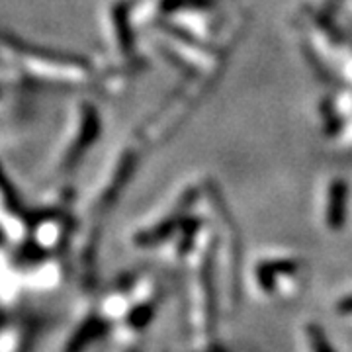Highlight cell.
I'll return each instance as SVG.
<instances>
[{
    "instance_id": "5b68a950",
    "label": "cell",
    "mask_w": 352,
    "mask_h": 352,
    "mask_svg": "<svg viewBox=\"0 0 352 352\" xmlns=\"http://www.w3.org/2000/svg\"><path fill=\"white\" fill-rule=\"evenodd\" d=\"M0 196H2V200H4V204H6L8 208L18 210V206H20L18 194H16V188L12 186L8 175H6V170L2 168V164H0Z\"/></svg>"
},
{
    "instance_id": "7a4b0ae2",
    "label": "cell",
    "mask_w": 352,
    "mask_h": 352,
    "mask_svg": "<svg viewBox=\"0 0 352 352\" xmlns=\"http://www.w3.org/2000/svg\"><path fill=\"white\" fill-rule=\"evenodd\" d=\"M300 263L294 261H268L256 266V284L264 294H276L284 280H296L300 276Z\"/></svg>"
},
{
    "instance_id": "3957f363",
    "label": "cell",
    "mask_w": 352,
    "mask_h": 352,
    "mask_svg": "<svg viewBox=\"0 0 352 352\" xmlns=\"http://www.w3.org/2000/svg\"><path fill=\"white\" fill-rule=\"evenodd\" d=\"M108 329V321L104 317H88L87 321L76 329L75 335L69 339L65 352H82L87 346H90L96 339H100L104 331Z\"/></svg>"
},
{
    "instance_id": "8992f818",
    "label": "cell",
    "mask_w": 352,
    "mask_h": 352,
    "mask_svg": "<svg viewBox=\"0 0 352 352\" xmlns=\"http://www.w3.org/2000/svg\"><path fill=\"white\" fill-rule=\"evenodd\" d=\"M335 311L339 315H352V294L351 296H346V298H342L340 302H337Z\"/></svg>"
},
{
    "instance_id": "277c9868",
    "label": "cell",
    "mask_w": 352,
    "mask_h": 352,
    "mask_svg": "<svg viewBox=\"0 0 352 352\" xmlns=\"http://www.w3.org/2000/svg\"><path fill=\"white\" fill-rule=\"evenodd\" d=\"M305 340H307V346L309 352H335V349L331 346L325 331L319 327V325H307L305 327Z\"/></svg>"
},
{
    "instance_id": "6da1fadb",
    "label": "cell",
    "mask_w": 352,
    "mask_h": 352,
    "mask_svg": "<svg viewBox=\"0 0 352 352\" xmlns=\"http://www.w3.org/2000/svg\"><path fill=\"white\" fill-rule=\"evenodd\" d=\"M190 325L198 339H208L214 333V276L210 258H200L188 280Z\"/></svg>"
}]
</instances>
